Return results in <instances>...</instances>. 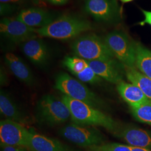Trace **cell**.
<instances>
[{"label":"cell","mask_w":151,"mask_h":151,"mask_svg":"<svg viewBox=\"0 0 151 151\" xmlns=\"http://www.w3.org/2000/svg\"><path fill=\"white\" fill-rule=\"evenodd\" d=\"M0 111L6 119L23 125L33 123L32 118L20 108L7 92L2 90L0 92Z\"/></svg>","instance_id":"obj_13"},{"label":"cell","mask_w":151,"mask_h":151,"mask_svg":"<svg viewBox=\"0 0 151 151\" xmlns=\"http://www.w3.org/2000/svg\"><path fill=\"white\" fill-rule=\"evenodd\" d=\"M54 87L65 95L100 110L105 105L103 100L91 91L82 82L67 73H60L57 76Z\"/></svg>","instance_id":"obj_4"},{"label":"cell","mask_w":151,"mask_h":151,"mask_svg":"<svg viewBox=\"0 0 151 151\" xmlns=\"http://www.w3.org/2000/svg\"><path fill=\"white\" fill-rule=\"evenodd\" d=\"M141 11L145 15V19L143 21L139 22L138 24L140 26H144L146 24H149L151 26V11H146L143 9H141Z\"/></svg>","instance_id":"obj_26"},{"label":"cell","mask_w":151,"mask_h":151,"mask_svg":"<svg viewBox=\"0 0 151 151\" xmlns=\"http://www.w3.org/2000/svg\"><path fill=\"white\" fill-rule=\"evenodd\" d=\"M70 118V109L62 99L47 94L38 100L35 119L39 124L53 127L63 124Z\"/></svg>","instance_id":"obj_3"},{"label":"cell","mask_w":151,"mask_h":151,"mask_svg":"<svg viewBox=\"0 0 151 151\" xmlns=\"http://www.w3.org/2000/svg\"><path fill=\"white\" fill-rule=\"evenodd\" d=\"M34 4L39 6H44L45 5L44 0H32Z\"/></svg>","instance_id":"obj_30"},{"label":"cell","mask_w":151,"mask_h":151,"mask_svg":"<svg viewBox=\"0 0 151 151\" xmlns=\"http://www.w3.org/2000/svg\"><path fill=\"white\" fill-rule=\"evenodd\" d=\"M22 44L23 53L34 65L43 68L48 64L50 53L47 44L43 40L34 38Z\"/></svg>","instance_id":"obj_14"},{"label":"cell","mask_w":151,"mask_h":151,"mask_svg":"<svg viewBox=\"0 0 151 151\" xmlns=\"http://www.w3.org/2000/svg\"><path fill=\"white\" fill-rule=\"evenodd\" d=\"M19 6L15 5L0 2V15L1 16L10 15L19 9Z\"/></svg>","instance_id":"obj_24"},{"label":"cell","mask_w":151,"mask_h":151,"mask_svg":"<svg viewBox=\"0 0 151 151\" xmlns=\"http://www.w3.org/2000/svg\"><path fill=\"white\" fill-rule=\"evenodd\" d=\"M118 91L130 108H134L150 101L139 88L133 83L121 82L118 84Z\"/></svg>","instance_id":"obj_19"},{"label":"cell","mask_w":151,"mask_h":151,"mask_svg":"<svg viewBox=\"0 0 151 151\" xmlns=\"http://www.w3.org/2000/svg\"><path fill=\"white\" fill-rule=\"evenodd\" d=\"M48 1H50V0H48Z\"/></svg>","instance_id":"obj_33"},{"label":"cell","mask_w":151,"mask_h":151,"mask_svg":"<svg viewBox=\"0 0 151 151\" xmlns=\"http://www.w3.org/2000/svg\"><path fill=\"white\" fill-rule=\"evenodd\" d=\"M27 149L31 151H77L60 140L32 131Z\"/></svg>","instance_id":"obj_18"},{"label":"cell","mask_w":151,"mask_h":151,"mask_svg":"<svg viewBox=\"0 0 151 151\" xmlns=\"http://www.w3.org/2000/svg\"><path fill=\"white\" fill-rule=\"evenodd\" d=\"M4 60L12 74L19 81L28 86H33L35 83L32 71L21 58L12 53H7Z\"/></svg>","instance_id":"obj_17"},{"label":"cell","mask_w":151,"mask_h":151,"mask_svg":"<svg viewBox=\"0 0 151 151\" xmlns=\"http://www.w3.org/2000/svg\"><path fill=\"white\" fill-rule=\"evenodd\" d=\"M71 48L76 56L87 61L107 60L114 57L104 40L93 34L77 38L72 44Z\"/></svg>","instance_id":"obj_5"},{"label":"cell","mask_w":151,"mask_h":151,"mask_svg":"<svg viewBox=\"0 0 151 151\" xmlns=\"http://www.w3.org/2000/svg\"><path fill=\"white\" fill-rule=\"evenodd\" d=\"M16 19L29 27L40 29L49 25L55 20L51 12L39 7L22 10Z\"/></svg>","instance_id":"obj_16"},{"label":"cell","mask_w":151,"mask_h":151,"mask_svg":"<svg viewBox=\"0 0 151 151\" xmlns=\"http://www.w3.org/2000/svg\"><path fill=\"white\" fill-rule=\"evenodd\" d=\"M88 63L98 76L115 84L122 82L125 73L124 65L113 60H91Z\"/></svg>","instance_id":"obj_11"},{"label":"cell","mask_w":151,"mask_h":151,"mask_svg":"<svg viewBox=\"0 0 151 151\" xmlns=\"http://www.w3.org/2000/svg\"><path fill=\"white\" fill-rule=\"evenodd\" d=\"M132 146L124 145L117 143H103L87 148L89 151H132Z\"/></svg>","instance_id":"obj_23"},{"label":"cell","mask_w":151,"mask_h":151,"mask_svg":"<svg viewBox=\"0 0 151 151\" xmlns=\"http://www.w3.org/2000/svg\"><path fill=\"white\" fill-rule=\"evenodd\" d=\"M36 29L28 27L16 17H4L0 22L1 35L14 43L22 44L30 39L37 38Z\"/></svg>","instance_id":"obj_9"},{"label":"cell","mask_w":151,"mask_h":151,"mask_svg":"<svg viewBox=\"0 0 151 151\" xmlns=\"http://www.w3.org/2000/svg\"><path fill=\"white\" fill-rule=\"evenodd\" d=\"M58 133L65 139L86 148L101 145L105 142L102 133L94 126L73 123L62 127Z\"/></svg>","instance_id":"obj_6"},{"label":"cell","mask_w":151,"mask_h":151,"mask_svg":"<svg viewBox=\"0 0 151 151\" xmlns=\"http://www.w3.org/2000/svg\"><path fill=\"white\" fill-rule=\"evenodd\" d=\"M68 0H50V2L56 5H63L67 3Z\"/></svg>","instance_id":"obj_29"},{"label":"cell","mask_w":151,"mask_h":151,"mask_svg":"<svg viewBox=\"0 0 151 151\" xmlns=\"http://www.w3.org/2000/svg\"><path fill=\"white\" fill-rule=\"evenodd\" d=\"M29 0H0L1 2L8 3L15 5L19 6L27 3Z\"/></svg>","instance_id":"obj_27"},{"label":"cell","mask_w":151,"mask_h":151,"mask_svg":"<svg viewBox=\"0 0 151 151\" xmlns=\"http://www.w3.org/2000/svg\"><path fill=\"white\" fill-rule=\"evenodd\" d=\"M85 10L99 22H114L120 18V9L115 0H86Z\"/></svg>","instance_id":"obj_10"},{"label":"cell","mask_w":151,"mask_h":151,"mask_svg":"<svg viewBox=\"0 0 151 151\" xmlns=\"http://www.w3.org/2000/svg\"><path fill=\"white\" fill-rule=\"evenodd\" d=\"M32 132L23 125L8 119L0 122L1 145L27 148Z\"/></svg>","instance_id":"obj_8"},{"label":"cell","mask_w":151,"mask_h":151,"mask_svg":"<svg viewBox=\"0 0 151 151\" xmlns=\"http://www.w3.org/2000/svg\"><path fill=\"white\" fill-rule=\"evenodd\" d=\"M104 40L121 63L126 67H135V43L125 32L114 30L109 33Z\"/></svg>","instance_id":"obj_7"},{"label":"cell","mask_w":151,"mask_h":151,"mask_svg":"<svg viewBox=\"0 0 151 151\" xmlns=\"http://www.w3.org/2000/svg\"><path fill=\"white\" fill-rule=\"evenodd\" d=\"M61 99L69 108L71 115L70 119L75 123L102 127L114 135L121 127L117 122L99 109L65 95Z\"/></svg>","instance_id":"obj_1"},{"label":"cell","mask_w":151,"mask_h":151,"mask_svg":"<svg viewBox=\"0 0 151 151\" xmlns=\"http://www.w3.org/2000/svg\"><path fill=\"white\" fill-rule=\"evenodd\" d=\"M135 67L151 79V51L140 43H135Z\"/></svg>","instance_id":"obj_21"},{"label":"cell","mask_w":151,"mask_h":151,"mask_svg":"<svg viewBox=\"0 0 151 151\" xmlns=\"http://www.w3.org/2000/svg\"><path fill=\"white\" fill-rule=\"evenodd\" d=\"M1 151H27V148L23 147L1 145Z\"/></svg>","instance_id":"obj_25"},{"label":"cell","mask_w":151,"mask_h":151,"mask_svg":"<svg viewBox=\"0 0 151 151\" xmlns=\"http://www.w3.org/2000/svg\"><path fill=\"white\" fill-rule=\"evenodd\" d=\"M92 29L91 24L86 20L76 16L63 15L45 27L37 29L36 32L41 37L68 40Z\"/></svg>","instance_id":"obj_2"},{"label":"cell","mask_w":151,"mask_h":151,"mask_svg":"<svg viewBox=\"0 0 151 151\" xmlns=\"http://www.w3.org/2000/svg\"><path fill=\"white\" fill-rule=\"evenodd\" d=\"M132 151H151V150H147V149H145V148H142L132 147Z\"/></svg>","instance_id":"obj_31"},{"label":"cell","mask_w":151,"mask_h":151,"mask_svg":"<svg viewBox=\"0 0 151 151\" xmlns=\"http://www.w3.org/2000/svg\"><path fill=\"white\" fill-rule=\"evenodd\" d=\"M115 136L129 146L151 150V133L133 126L120 127Z\"/></svg>","instance_id":"obj_15"},{"label":"cell","mask_w":151,"mask_h":151,"mask_svg":"<svg viewBox=\"0 0 151 151\" xmlns=\"http://www.w3.org/2000/svg\"><path fill=\"white\" fill-rule=\"evenodd\" d=\"M7 80V76L5 75V72L4 70H2V68L1 69V85H4V84H6Z\"/></svg>","instance_id":"obj_28"},{"label":"cell","mask_w":151,"mask_h":151,"mask_svg":"<svg viewBox=\"0 0 151 151\" xmlns=\"http://www.w3.org/2000/svg\"><path fill=\"white\" fill-rule=\"evenodd\" d=\"M125 73L128 80L140 88L146 97L151 101V79L137 70L135 67L124 66Z\"/></svg>","instance_id":"obj_20"},{"label":"cell","mask_w":151,"mask_h":151,"mask_svg":"<svg viewBox=\"0 0 151 151\" xmlns=\"http://www.w3.org/2000/svg\"><path fill=\"white\" fill-rule=\"evenodd\" d=\"M131 109L135 119L142 123L151 125V101Z\"/></svg>","instance_id":"obj_22"},{"label":"cell","mask_w":151,"mask_h":151,"mask_svg":"<svg viewBox=\"0 0 151 151\" xmlns=\"http://www.w3.org/2000/svg\"><path fill=\"white\" fill-rule=\"evenodd\" d=\"M63 64L68 70L82 82L94 84L102 80L101 78L92 70L86 60L77 56H67L63 61Z\"/></svg>","instance_id":"obj_12"},{"label":"cell","mask_w":151,"mask_h":151,"mask_svg":"<svg viewBox=\"0 0 151 151\" xmlns=\"http://www.w3.org/2000/svg\"><path fill=\"white\" fill-rule=\"evenodd\" d=\"M120 1H122L123 3H126V2H130V1H132L133 0H120Z\"/></svg>","instance_id":"obj_32"}]
</instances>
